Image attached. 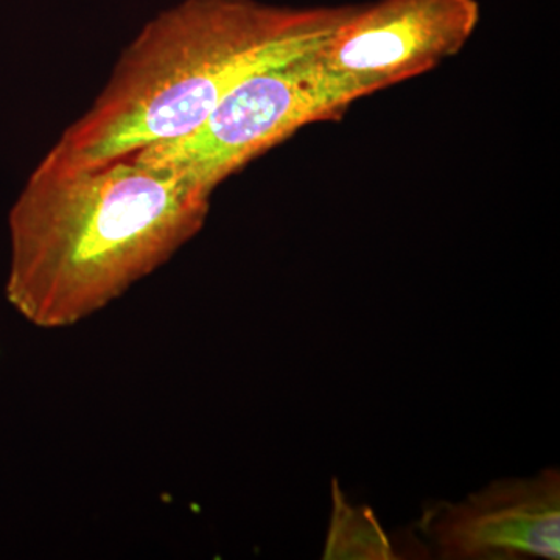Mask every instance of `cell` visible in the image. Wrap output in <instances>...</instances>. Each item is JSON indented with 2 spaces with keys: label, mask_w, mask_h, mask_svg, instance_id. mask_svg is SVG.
Segmentation results:
<instances>
[{
  "label": "cell",
  "mask_w": 560,
  "mask_h": 560,
  "mask_svg": "<svg viewBox=\"0 0 560 560\" xmlns=\"http://www.w3.org/2000/svg\"><path fill=\"white\" fill-rule=\"evenodd\" d=\"M209 200L132 156L69 165L46 154L11 210V301L44 329L91 318L190 242Z\"/></svg>",
  "instance_id": "6da1fadb"
},
{
  "label": "cell",
  "mask_w": 560,
  "mask_h": 560,
  "mask_svg": "<svg viewBox=\"0 0 560 560\" xmlns=\"http://www.w3.org/2000/svg\"><path fill=\"white\" fill-rule=\"evenodd\" d=\"M357 9L183 0L143 25L47 156L106 164L189 136L246 77L318 49Z\"/></svg>",
  "instance_id": "7a4b0ae2"
},
{
  "label": "cell",
  "mask_w": 560,
  "mask_h": 560,
  "mask_svg": "<svg viewBox=\"0 0 560 560\" xmlns=\"http://www.w3.org/2000/svg\"><path fill=\"white\" fill-rule=\"evenodd\" d=\"M319 49V47H318ZM241 81L191 135L136 153L210 198L231 175L316 121L342 116L366 97L359 84L320 62L316 50Z\"/></svg>",
  "instance_id": "3957f363"
},
{
  "label": "cell",
  "mask_w": 560,
  "mask_h": 560,
  "mask_svg": "<svg viewBox=\"0 0 560 560\" xmlns=\"http://www.w3.org/2000/svg\"><path fill=\"white\" fill-rule=\"evenodd\" d=\"M480 18L477 0H381L359 7L316 55L371 95L455 57Z\"/></svg>",
  "instance_id": "277c9868"
},
{
  "label": "cell",
  "mask_w": 560,
  "mask_h": 560,
  "mask_svg": "<svg viewBox=\"0 0 560 560\" xmlns=\"http://www.w3.org/2000/svg\"><path fill=\"white\" fill-rule=\"evenodd\" d=\"M419 528L444 560H559L560 471L493 481L458 503H431Z\"/></svg>",
  "instance_id": "5b68a950"
},
{
  "label": "cell",
  "mask_w": 560,
  "mask_h": 560,
  "mask_svg": "<svg viewBox=\"0 0 560 560\" xmlns=\"http://www.w3.org/2000/svg\"><path fill=\"white\" fill-rule=\"evenodd\" d=\"M324 559H401L370 508H355L334 481V511Z\"/></svg>",
  "instance_id": "8992f818"
}]
</instances>
